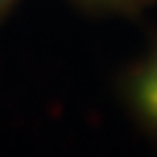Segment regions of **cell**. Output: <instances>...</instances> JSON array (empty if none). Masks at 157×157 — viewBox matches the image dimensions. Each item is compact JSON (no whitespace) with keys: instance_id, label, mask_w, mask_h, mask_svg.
I'll return each mask as SVG.
<instances>
[{"instance_id":"cell-1","label":"cell","mask_w":157,"mask_h":157,"mask_svg":"<svg viewBox=\"0 0 157 157\" xmlns=\"http://www.w3.org/2000/svg\"><path fill=\"white\" fill-rule=\"evenodd\" d=\"M131 100L140 119L157 131V51L132 76Z\"/></svg>"},{"instance_id":"cell-2","label":"cell","mask_w":157,"mask_h":157,"mask_svg":"<svg viewBox=\"0 0 157 157\" xmlns=\"http://www.w3.org/2000/svg\"><path fill=\"white\" fill-rule=\"evenodd\" d=\"M93 2H100V4H112V6H123V4L134 2V0H93Z\"/></svg>"},{"instance_id":"cell-3","label":"cell","mask_w":157,"mask_h":157,"mask_svg":"<svg viewBox=\"0 0 157 157\" xmlns=\"http://www.w3.org/2000/svg\"><path fill=\"white\" fill-rule=\"evenodd\" d=\"M10 2H12V0H0V10H2L4 6H8Z\"/></svg>"}]
</instances>
